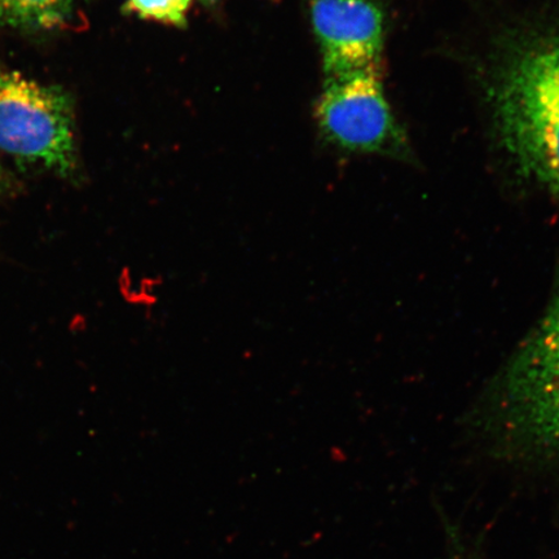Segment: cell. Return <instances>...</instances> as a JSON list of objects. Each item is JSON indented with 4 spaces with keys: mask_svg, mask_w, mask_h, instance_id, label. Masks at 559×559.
Here are the masks:
<instances>
[{
    "mask_svg": "<svg viewBox=\"0 0 559 559\" xmlns=\"http://www.w3.org/2000/svg\"><path fill=\"white\" fill-rule=\"evenodd\" d=\"M496 135L524 179L559 201V25L519 35L488 83Z\"/></svg>",
    "mask_w": 559,
    "mask_h": 559,
    "instance_id": "6da1fadb",
    "label": "cell"
},
{
    "mask_svg": "<svg viewBox=\"0 0 559 559\" xmlns=\"http://www.w3.org/2000/svg\"><path fill=\"white\" fill-rule=\"evenodd\" d=\"M493 407L514 451L559 463V282L547 313L501 376Z\"/></svg>",
    "mask_w": 559,
    "mask_h": 559,
    "instance_id": "7a4b0ae2",
    "label": "cell"
},
{
    "mask_svg": "<svg viewBox=\"0 0 559 559\" xmlns=\"http://www.w3.org/2000/svg\"><path fill=\"white\" fill-rule=\"evenodd\" d=\"M0 151L21 163L72 173L76 153L68 97L0 67Z\"/></svg>",
    "mask_w": 559,
    "mask_h": 559,
    "instance_id": "3957f363",
    "label": "cell"
},
{
    "mask_svg": "<svg viewBox=\"0 0 559 559\" xmlns=\"http://www.w3.org/2000/svg\"><path fill=\"white\" fill-rule=\"evenodd\" d=\"M380 72L366 70L326 80L317 117L324 134L342 148L407 156L408 144L384 95Z\"/></svg>",
    "mask_w": 559,
    "mask_h": 559,
    "instance_id": "277c9868",
    "label": "cell"
},
{
    "mask_svg": "<svg viewBox=\"0 0 559 559\" xmlns=\"http://www.w3.org/2000/svg\"><path fill=\"white\" fill-rule=\"evenodd\" d=\"M326 80L381 70L384 20L374 0H311Z\"/></svg>",
    "mask_w": 559,
    "mask_h": 559,
    "instance_id": "5b68a950",
    "label": "cell"
},
{
    "mask_svg": "<svg viewBox=\"0 0 559 559\" xmlns=\"http://www.w3.org/2000/svg\"><path fill=\"white\" fill-rule=\"evenodd\" d=\"M74 0H0V23L52 29L69 19Z\"/></svg>",
    "mask_w": 559,
    "mask_h": 559,
    "instance_id": "8992f818",
    "label": "cell"
},
{
    "mask_svg": "<svg viewBox=\"0 0 559 559\" xmlns=\"http://www.w3.org/2000/svg\"><path fill=\"white\" fill-rule=\"evenodd\" d=\"M193 0H129V10L146 20L183 25Z\"/></svg>",
    "mask_w": 559,
    "mask_h": 559,
    "instance_id": "52a82bcc",
    "label": "cell"
},
{
    "mask_svg": "<svg viewBox=\"0 0 559 559\" xmlns=\"http://www.w3.org/2000/svg\"><path fill=\"white\" fill-rule=\"evenodd\" d=\"M452 559H478L477 557L466 556V555H456Z\"/></svg>",
    "mask_w": 559,
    "mask_h": 559,
    "instance_id": "ba28073f",
    "label": "cell"
},
{
    "mask_svg": "<svg viewBox=\"0 0 559 559\" xmlns=\"http://www.w3.org/2000/svg\"><path fill=\"white\" fill-rule=\"evenodd\" d=\"M201 2L209 3V2H213V0H201Z\"/></svg>",
    "mask_w": 559,
    "mask_h": 559,
    "instance_id": "9c48e42d",
    "label": "cell"
}]
</instances>
